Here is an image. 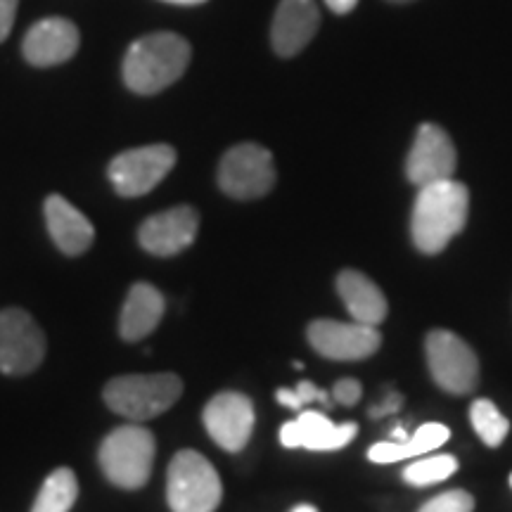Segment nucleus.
Segmentation results:
<instances>
[{
    "label": "nucleus",
    "instance_id": "8",
    "mask_svg": "<svg viewBox=\"0 0 512 512\" xmlns=\"http://www.w3.org/2000/svg\"><path fill=\"white\" fill-rule=\"evenodd\" d=\"M176 164L171 145H145L121 152L110 164V181L121 197H140L155 190Z\"/></svg>",
    "mask_w": 512,
    "mask_h": 512
},
{
    "label": "nucleus",
    "instance_id": "20",
    "mask_svg": "<svg viewBox=\"0 0 512 512\" xmlns=\"http://www.w3.org/2000/svg\"><path fill=\"white\" fill-rule=\"evenodd\" d=\"M451 439V430L441 422H425L415 430L406 441H382V444L370 446L368 460L377 465L399 463V460H411L425 453L434 451V448L444 446Z\"/></svg>",
    "mask_w": 512,
    "mask_h": 512
},
{
    "label": "nucleus",
    "instance_id": "33",
    "mask_svg": "<svg viewBox=\"0 0 512 512\" xmlns=\"http://www.w3.org/2000/svg\"><path fill=\"white\" fill-rule=\"evenodd\" d=\"M392 3H408V0H392Z\"/></svg>",
    "mask_w": 512,
    "mask_h": 512
},
{
    "label": "nucleus",
    "instance_id": "28",
    "mask_svg": "<svg viewBox=\"0 0 512 512\" xmlns=\"http://www.w3.org/2000/svg\"><path fill=\"white\" fill-rule=\"evenodd\" d=\"M403 406V396L401 394H387V399L382 403H377L375 408H370V418H384V415H392V413H399V408Z\"/></svg>",
    "mask_w": 512,
    "mask_h": 512
},
{
    "label": "nucleus",
    "instance_id": "6",
    "mask_svg": "<svg viewBox=\"0 0 512 512\" xmlns=\"http://www.w3.org/2000/svg\"><path fill=\"white\" fill-rule=\"evenodd\" d=\"M427 366L437 387L448 394L465 396L477 387L479 363L463 337L448 330H432L425 339Z\"/></svg>",
    "mask_w": 512,
    "mask_h": 512
},
{
    "label": "nucleus",
    "instance_id": "7",
    "mask_svg": "<svg viewBox=\"0 0 512 512\" xmlns=\"http://www.w3.org/2000/svg\"><path fill=\"white\" fill-rule=\"evenodd\" d=\"M219 185L233 200H259L275 185L273 155L256 143L230 147L219 164Z\"/></svg>",
    "mask_w": 512,
    "mask_h": 512
},
{
    "label": "nucleus",
    "instance_id": "34",
    "mask_svg": "<svg viewBox=\"0 0 512 512\" xmlns=\"http://www.w3.org/2000/svg\"><path fill=\"white\" fill-rule=\"evenodd\" d=\"M510 486H512V475H510Z\"/></svg>",
    "mask_w": 512,
    "mask_h": 512
},
{
    "label": "nucleus",
    "instance_id": "3",
    "mask_svg": "<svg viewBox=\"0 0 512 512\" xmlns=\"http://www.w3.org/2000/svg\"><path fill=\"white\" fill-rule=\"evenodd\" d=\"M183 394L178 375H124L105 384V403L121 418L143 422L169 411Z\"/></svg>",
    "mask_w": 512,
    "mask_h": 512
},
{
    "label": "nucleus",
    "instance_id": "2",
    "mask_svg": "<svg viewBox=\"0 0 512 512\" xmlns=\"http://www.w3.org/2000/svg\"><path fill=\"white\" fill-rule=\"evenodd\" d=\"M190 64V43L159 31L138 38L124 57V81L133 93L155 95L181 79Z\"/></svg>",
    "mask_w": 512,
    "mask_h": 512
},
{
    "label": "nucleus",
    "instance_id": "25",
    "mask_svg": "<svg viewBox=\"0 0 512 512\" xmlns=\"http://www.w3.org/2000/svg\"><path fill=\"white\" fill-rule=\"evenodd\" d=\"M418 512H475V498L467 491H444L427 501Z\"/></svg>",
    "mask_w": 512,
    "mask_h": 512
},
{
    "label": "nucleus",
    "instance_id": "12",
    "mask_svg": "<svg viewBox=\"0 0 512 512\" xmlns=\"http://www.w3.org/2000/svg\"><path fill=\"white\" fill-rule=\"evenodd\" d=\"M202 420L216 444L230 453H238L252 437L254 406L245 394L223 392L207 403Z\"/></svg>",
    "mask_w": 512,
    "mask_h": 512
},
{
    "label": "nucleus",
    "instance_id": "26",
    "mask_svg": "<svg viewBox=\"0 0 512 512\" xmlns=\"http://www.w3.org/2000/svg\"><path fill=\"white\" fill-rule=\"evenodd\" d=\"M363 387L361 382L354 380V377H347V380H339L332 389V399L335 403H342V406H354V403L361 399Z\"/></svg>",
    "mask_w": 512,
    "mask_h": 512
},
{
    "label": "nucleus",
    "instance_id": "15",
    "mask_svg": "<svg viewBox=\"0 0 512 512\" xmlns=\"http://www.w3.org/2000/svg\"><path fill=\"white\" fill-rule=\"evenodd\" d=\"M24 57L36 67H55L79 50V29L64 17H48L34 24L24 36Z\"/></svg>",
    "mask_w": 512,
    "mask_h": 512
},
{
    "label": "nucleus",
    "instance_id": "22",
    "mask_svg": "<svg viewBox=\"0 0 512 512\" xmlns=\"http://www.w3.org/2000/svg\"><path fill=\"white\" fill-rule=\"evenodd\" d=\"M470 420L486 446H501L510 432V420L489 399H477L470 408Z\"/></svg>",
    "mask_w": 512,
    "mask_h": 512
},
{
    "label": "nucleus",
    "instance_id": "24",
    "mask_svg": "<svg viewBox=\"0 0 512 512\" xmlns=\"http://www.w3.org/2000/svg\"><path fill=\"white\" fill-rule=\"evenodd\" d=\"M275 396H278V401L283 403V406L292 408V411H304L311 401H320L325 403V406H332V396L325 392V389H318L316 384L309 380L299 382L297 389H278Z\"/></svg>",
    "mask_w": 512,
    "mask_h": 512
},
{
    "label": "nucleus",
    "instance_id": "30",
    "mask_svg": "<svg viewBox=\"0 0 512 512\" xmlns=\"http://www.w3.org/2000/svg\"><path fill=\"white\" fill-rule=\"evenodd\" d=\"M408 437H411V434L403 430V427H396V430L392 432V441H406Z\"/></svg>",
    "mask_w": 512,
    "mask_h": 512
},
{
    "label": "nucleus",
    "instance_id": "21",
    "mask_svg": "<svg viewBox=\"0 0 512 512\" xmlns=\"http://www.w3.org/2000/svg\"><path fill=\"white\" fill-rule=\"evenodd\" d=\"M79 496V482L69 467H57L50 472L41 491H38L31 512H69Z\"/></svg>",
    "mask_w": 512,
    "mask_h": 512
},
{
    "label": "nucleus",
    "instance_id": "32",
    "mask_svg": "<svg viewBox=\"0 0 512 512\" xmlns=\"http://www.w3.org/2000/svg\"><path fill=\"white\" fill-rule=\"evenodd\" d=\"M292 512H318V510L313 508V505H297Z\"/></svg>",
    "mask_w": 512,
    "mask_h": 512
},
{
    "label": "nucleus",
    "instance_id": "5",
    "mask_svg": "<svg viewBox=\"0 0 512 512\" xmlns=\"http://www.w3.org/2000/svg\"><path fill=\"white\" fill-rule=\"evenodd\" d=\"M223 498L219 472L202 453L181 451L166 472V501L174 512H214Z\"/></svg>",
    "mask_w": 512,
    "mask_h": 512
},
{
    "label": "nucleus",
    "instance_id": "16",
    "mask_svg": "<svg viewBox=\"0 0 512 512\" xmlns=\"http://www.w3.org/2000/svg\"><path fill=\"white\" fill-rule=\"evenodd\" d=\"M318 24L320 15L313 0H280L271 29L275 53L280 57L297 55L316 36Z\"/></svg>",
    "mask_w": 512,
    "mask_h": 512
},
{
    "label": "nucleus",
    "instance_id": "4",
    "mask_svg": "<svg viewBox=\"0 0 512 512\" xmlns=\"http://www.w3.org/2000/svg\"><path fill=\"white\" fill-rule=\"evenodd\" d=\"M98 460L114 486L128 491L140 489L152 475L155 437L140 425H121L102 441Z\"/></svg>",
    "mask_w": 512,
    "mask_h": 512
},
{
    "label": "nucleus",
    "instance_id": "14",
    "mask_svg": "<svg viewBox=\"0 0 512 512\" xmlns=\"http://www.w3.org/2000/svg\"><path fill=\"white\" fill-rule=\"evenodd\" d=\"M356 434V422L335 425L320 411H299V418L285 422L280 430V444L285 448H306V451H339L349 446Z\"/></svg>",
    "mask_w": 512,
    "mask_h": 512
},
{
    "label": "nucleus",
    "instance_id": "11",
    "mask_svg": "<svg viewBox=\"0 0 512 512\" xmlns=\"http://www.w3.org/2000/svg\"><path fill=\"white\" fill-rule=\"evenodd\" d=\"M456 166V147H453L444 128L437 124H422L415 133L413 147L406 159L408 181L418 185V188L448 181L456 174Z\"/></svg>",
    "mask_w": 512,
    "mask_h": 512
},
{
    "label": "nucleus",
    "instance_id": "31",
    "mask_svg": "<svg viewBox=\"0 0 512 512\" xmlns=\"http://www.w3.org/2000/svg\"><path fill=\"white\" fill-rule=\"evenodd\" d=\"M166 3H176V5H200L204 0H166Z\"/></svg>",
    "mask_w": 512,
    "mask_h": 512
},
{
    "label": "nucleus",
    "instance_id": "23",
    "mask_svg": "<svg viewBox=\"0 0 512 512\" xmlns=\"http://www.w3.org/2000/svg\"><path fill=\"white\" fill-rule=\"evenodd\" d=\"M458 472V460L453 456H432L425 460H415L408 467H403L401 477L403 482L411 486H432V484H441L446 482L448 477L456 475Z\"/></svg>",
    "mask_w": 512,
    "mask_h": 512
},
{
    "label": "nucleus",
    "instance_id": "10",
    "mask_svg": "<svg viewBox=\"0 0 512 512\" xmlns=\"http://www.w3.org/2000/svg\"><path fill=\"white\" fill-rule=\"evenodd\" d=\"M316 354L330 361H363L380 349L382 335L373 325L342 323V320H313L306 330Z\"/></svg>",
    "mask_w": 512,
    "mask_h": 512
},
{
    "label": "nucleus",
    "instance_id": "17",
    "mask_svg": "<svg viewBox=\"0 0 512 512\" xmlns=\"http://www.w3.org/2000/svg\"><path fill=\"white\" fill-rule=\"evenodd\" d=\"M43 214H46L50 238L60 247V252L67 256H81L93 245V223L62 195H50L43 204Z\"/></svg>",
    "mask_w": 512,
    "mask_h": 512
},
{
    "label": "nucleus",
    "instance_id": "27",
    "mask_svg": "<svg viewBox=\"0 0 512 512\" xmlns=\"http://www.w3.org/2000/svg\"><path fill=\"white\" fill-rule=\"evenodd\" d=\"M17 15V0H0V43L10 36Z\"/></svg>",
    "mask_w": 512,
    "mask_h": 512
},
{
    "label": "nucleus",
    "instance_id": "18",
    "mask_svg": "<svg viewBox=\"0 0 512 512\" xmlns=\"http://www.w3.org/2000/svg\"><path fill=\"white\" fill-rule=\"evenodd\" d=\"M337 292L342 302L347 304L351 318L363 325H377L387 318V297H384L380 287L368 278L366 273L354 271V268H344L337 275Z\"/></svg>",
    "mask_w": 512,
    "mask_h": 512
},
{
    "label": "nucleus",
    "instance_id": "19",
    "mask_svg": "<svg viewBox=\"0 0 512 512\" xmlns=\"http://www.w3.org/2000/svg\"><path fill=\"white\" fill-rule=\"evenodd\" d=\"M166 311V302L157 287L138 283L126 294L124 309L119 318V332L126 342H140L157 330Z\"/></svg>",
    "mask_w": 512,
    "mask_h": 512
},
{
    "label": "nucleus",
    "instance_id": "9",
    "mask_svg": "<svg viewBox=\"0 0 512 512\" xmlns=\"http://www.w3.org/2000/svg\"><path fill=\"white\" fill-rule=\"evenodd\" d=\"M46 356V335L24 309L0 311V373L29 375Z\"/></svg>",
    "mask_w": 512,
    "mask_h": 512
},
{
    "label": "nucleus",
    "instance_id": "13",
    "mask_svg": "<svg viewBox=\"0 0 512 512\" xmlns=\"http://www.w3.org/2000/svg\"><path fill=\"white\" fill-rule=\"evenodd\" d=\"M200 230V214L192 207H174L150 216L138 230V242L155 256H176L188 249Z\"/></svg>",
    "mask_w": 512,
    "mask_h": 512
},
{
    "label": "nucleus",
    "instance_id": "29",
    "mask_svg": "<svg viewBox=\"0 0 512 512\" xmlns=\"http://www.w3.org/2000/svg\"><path fill=\"white\" fill-rule=\"evenodd\" d=\"M356 3L358 0H325V5H328L332 12H337V15H347V12L356 8Z\"/></svg>",
    "mask_w": 512,
    "mask_h": 512
},
{
    "label": "nucleus",
    "instance_id": "1",
    "mask_svg": "<svg viewBox=\"0 0 512 512\" xmlns=\"http://www.w3.org/2000/svg\"><path fill=\"white\" fill-rule=\"evenodd\" d=\"M470 192L456 178L418 188L413 204L411 235L422 254H439L467 223Z\"/></svg>",
    "mask_w": 512,
    "mask_h": 512
}]
</instances>
